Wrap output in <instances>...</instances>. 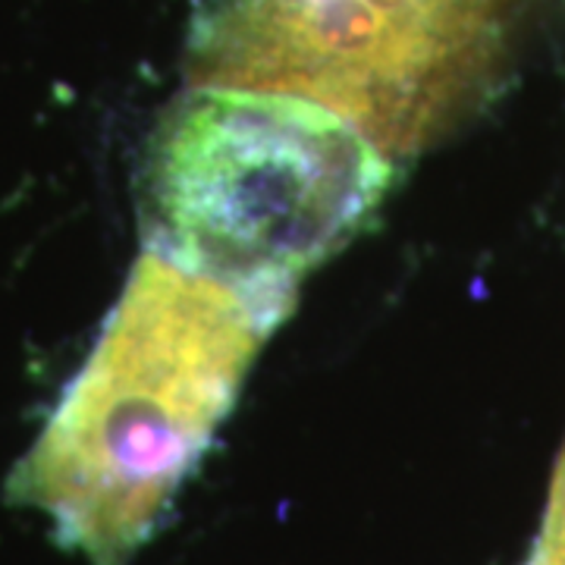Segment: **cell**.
I'll return each instance as SVG.
<instances>
[{
    "label": "cell",
    "instance_id": "obj_1",
    "mask_svg": "<svg viewBox=\"0 0 565 565\" xmlns=\"http://www.w3.org/2000/svg\"><path fill=\"white\" fill-rule=\"evenodd\" d=\"M292 292L145 248L7 497L92 565H129L199 468Z\"/></svg>",
    "mask_w": 565,
    "mask_h": 565
},
{
    "label": "cell",
    "instance_id": "obj_2",
    "mask_svg": "<svg viewBox=\"0 0 565 565\" xmlns=\"http://www.w3.org/2000/svg\"><path fill=\"white\" fill-rule=\"evenodd\" d=\"M393 161L318 104L192 85L141 161L148 248L245 289L292 292L381 207Z\"/></svg>",
    "mask_w": 565,
    "mask_h": 565
},
{
    "label": "cell",
    "instance_id": "obj_3",
    "mask_svg": "<svg viewBox=\"0 0 565 565\" xmlns=\"http://www.w3.org/2000/svg\"><path fill=\"white\" fill-rule=\"evenodd\" d=\"M515 0H202L192 85L318 104L384 158H415L484 102Z\"/></svg>",
    "mask_w": 565,
    "mask_h": 565
}]
</instances>
